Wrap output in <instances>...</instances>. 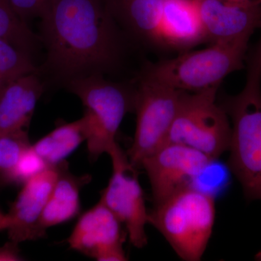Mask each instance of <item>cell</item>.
I'll use <instances>...</instances> for the list:
<instances>
[{"label": "cell", "mask_w": 261, "mask_h": 261, "mask_svg": "<svg viewBox=\"0 0 261 261\" xmlns=\"http://www.w3.org/2000/svg\"><path fill=\"white\" fill-rule=\"evenodd\" d=\"M231 1L245 2V1H247V0H231Z\"/></svg>", "instance_id": "cell-25"}, {"label": "cell", "mask_w": 261, "mask_h": 261, "mask_svg": "<svg viewBox=\"0 0 261 261\" xmlns=\"http://www.w3.org/2000/svg\"><path fill=\"white\" fill-rule=\"evenodd\" d=\"M219 87L182 92L167 142L189 146L214 161L228 150L231 127L224 108L216 102Z\"/></svg>", "instance_id": "cell-6"}, {"label": "cell", "mask_w": 261, "mask_h": 261, "mask_svg": "<svg viewBox=\"0 0 261 261\" xmlns=\"http://www.w3.org/2000/svg\"><path fill=\"white\" fill-rule=\"evenodd\" d=\"M58 176L40 220V228L46 230L70 221L80 212V192L92 179L89 175L75 176L64 161L58 165Z\"/></svg>", "instance_id": "cell-16"}, {"label": "cell", "mask_w": 261, "mask_h": 261, "mask_svg": "<svg viewBox=\"0 0 261 261\" xmlns=\"http://www.w3.org/2000/svg\"><path fill=\"white\" fill-rule=\"evenodd\" d=\"M0 39L11 43L31 57L40 42L39 36L19 18L7 0H0Z\"/></svg>", "instance_id": "cell-18"}, {"label": "cell", "mask_w": 261, "mask_h": 261, "mask_svg": "<svg viewBox=\"0 0 261 261\" xmlns=\"http://www.w3.org/2000/svg\"><path fill=\"white\" fill-rule=\"evenodd\" d=\"M58 176V166H49L29 178L6 214L8 238L20 244L44 237L40 220Z\"/></svg>", "instance_id": "cell-12"}, {"label": "cell", "mask_w": 261, "mask_h": 261, "mask_svg": "<svg viewBox=\"0 0 261 261\" xmlns=\"http://www.w3.org/2000/svg\"><path fill=\"white\" fill-rule=\"evenodd\" d=\"M18 245V243L9 240L8 243L0 247V261L24 260Z\"/></svg>", "instance_id": "cell-23"}, {"label": "cell", "mask_w": 261, "mask_h": 261, "mask_svg": "<svg viewBox=\"0 0 261 261\" xmlns=\"http://www.w3.org/2000/svg\"><path fill=\"white\" fill-rule=\"evenodd\" d=\"M206 41L228 42L250 36L261 27V0H195Z\"/></svg>", "instance_id": "cell-11"}, {"label": "cell", "mask_w": 261, "mask_h": 261, "mask_svg": "<svg viewBox=\"0 0 261 261\" xmlns=\"http://www.w3.org/2000/svg\"><path fill=\"white\" fill-rule=\"evenodd\" d=\"M246 36L187 51L173 59L146 65L141 73L178 90L196 92L219 87L228 75L243 69L249 41Z\"/></svg>", "instance_id": "cell-5"}, {"label": "cell", "mask_w": 261, "mask_h": 261, "mask_svg": "<svg viewBox=\"0 0 261 261\" xmlns=\"http://www.w3.org/2000/svg\"><path fill=\"white\" fill-rule=\"evenodd\" d=\"M245 84L223 108L232 120L228 167L249 200H261V44L247 57Z\"/></svg>", "instance_id": "cell-2"}, {"label": "cell", "mask_w": 261, "mask_h": 261, "mask_svg": "<svg viewBox=\"0 0 261 261\" xmlns=\"http://www.w3.org/2000/svg\"><path fill=\"white\" fill-rule=\"evenodd\" d=\"M183 92L140 73L135 88V137L127 154L132 166H140L167 142Z\"/></svg>", "instance_id": "cell-7"}, {"label": "cell", "mask_w": 261, "mask_h": 261, "mask_svg": "<svg viewBox=\"0 0 261 261\" xmlns=\"http://www.w3.org/2000/svg\"><path fill=\"white\" fill-rule=\"evenodd\" d=\"M164 0H105L122 31L139 42L161 45L160 21Z\"/></svg>", "instance_id": "cell-15"}, {"label": "cell", "mask_w": 261, "mask_h": 261, "mask_svg": "<svg viewBox=\"0 0 261 261\" xmlns=\"http://www.w3.org/2000/svg\"><path fill=\"white\" fill-rule=\"evenodd\" d=\"M121 221L99 200L82 214L68 239L70 248L99 261L128 260Z\"/></svg>", "instance_id": "cell-10"}, {"label": "cell", "mask_w": 261, "mask_h": 261, "mask_svg": "<svg viewBox=\"0 0 261 261\" xmlns=\"http://www.w3.org/2000/svg\"><path fill=\"white\" fill-rule=\"evenodd\" d=\"M34 72H39V68L34 64L32 57L0 39V94L16 79Z\"/></svg>", "instance_id": "cell-19"}, {"label": "cell", "mask_w": 261, "mask_h": 261, "mask_svg": "<svg viewBox=\"0 0 261 261\" xmlns=\"http://www.w3.org/2000/svg\"><path fill=\"white\" fill-rule=\"evenodd\" d=\"M49 167L32 149V145L22 154L10 174L8 184L24 182Z\"/></svg>", "instance_id": "cell-21"}, {"label": "cell", "mask_w": 261, "mask_h": 261, "mask_svg": "<svg viewBox=\"0 0 261 261\" xmlns=\"http://www.w3.org/2000/svg\"><path fill=\"white\" fill-rule=\"evenodd\" d=\"M65 87L83 104L89 159L96 161L104 153L113 159L123 153L116 137L125 116L135 109V88L102 75L75 79Z\"/></svg>", "instance_id": "cell-3"}, {"label": "cell", "mask_w": 261, "mask_h": 261, "mask_svg": "<svg viewBox=\"0 0 261 261\" xmlns=\"http://www.w3.org/2000/svg\"><path fill=\"white\" fill-rule=\"evenodd\" d=\"M161 45L179 50L205 42L195 0H164L160 21Z\"/></svg>", "instance_id": "cell-14"}, {"label": "cell", "mask_w": 261, "mask_h": 261, "mask_svg": "<svg viewBox=\"0 0 261 261\" xmlns=\"http://www.w3.org/2000/svg\"><path fill=\"white\" fill-rule=\"evenodd\" d=\"M112 163L113 174L100 200L124 225L130 244L142 248L147 244L145 228L149 224V212L142 187L126 154Z\"/></svg>", "instance_id": "cell-9"}, {"label": "cell", "mask_w": 261, "mask_h": 261, "mask_svg": "<svg viewBox=\"0 0 261 261\" xmlns=\"http://www.w3.org/2000/svg\"><path fill=\"white\" fill-rule=\"evenodd\" d=\"M19 18L27 23L34 18H41L51 0H7Z\"/></svg>", "instance_id": "cell-22"}, {"label": "cell", "mask_w": 261, "mask_h": 261, "mask_svg": "<svg viewBox=\"0 0 261 261\" xmlns=\"http://www.w3.org/2000/svg\"><path fill=\"white\" fill-rule=\"evenodd\" d=\"M46 49L39 73L66 85L116 69L123 50L122 30L105 0H51L40 18Z\"/></svg>", "instance_id": "cell-1"}, {"label": "cell", "mask_w": 261, "mask_h": 261, "mask_svg": "<svg viewBox=\"0 0 261 261\" xmlns=\"http://www.w3.org/2000/svg\"><path fill=\"white\" fill-rule=\"evenodd\" d=\"M44 91L39 72L19 77L0 94V137L27 132Z\"/></svg>", "instance_id": "cell-13"}, {"label": "cell", "mask_w": 261, "mask_h": 261, "mask_svg": "<svg viewBox=\"0 0 261 261\" xmlns=\"http://www.w3.org/2000/svg\"><path fill=\"white\" fill-rule=\"evenodd\" d=\"M216 221L214 196L193 186L168 197L149 213V224L164 237L178 257L200 260Z\"/></svg>", "instance_id": "cell-4"}, {"label": "cell", "mask_w": 261, "mask_h": 261, "mask_svg": "<svg viewBox=\"0 0 261 261\" xmlns=\"http://www.w3.org/2000/svg\"><path fill=\"white\" fill-rule=\"evenodd\" d=\"M8 227V218L6 214H3L0 211V231H6Z\"/></svg>", "instance_id": "cell-24"}, {"label": "cell", "mask_w": 261, "mask_h": 261, "mask_svg": "<svg viewBox=\"0 0 261 261\" xmlns=\"http://www.w3.org/2000/svg\"><path fill=\"white\" fill-rule=\"evenodd\" d=\"M31 145L27 133L0 137V183L8 182L18 160Z\"/></svg>", "instance_id": "cell-20"}, {"label": "cell", "mask_w": 261, "mask_h": 261, "mask_svg": "<svg viewBox=\"0 0 261 261\" xmlns=\"http://www.w3.org/2000/svg\"><path fill=\"white\" fill-rule=\"evenodd\" d=\"M86 140L87 132L82 118L75 121L58 125L32 145V147L48 166H56L64 162Z\"/></svg>", "instance_id": "cell-17"}, {"label": "cell", "mask_w": 261, "mask_h": 261, "mask_svg": "<svg viewBox=\"0 0 261 261\" xmlns=\"http://www.w3.org/2000/svg\"><path fill=\"white\" fill-rule=\"evenodd\" d=\"M208 156L189 146L167 142L141 163L148 176L154 205L192 186L214 162Z\"/></svg>", "instance_id": "cell-8"}]
</instances>
